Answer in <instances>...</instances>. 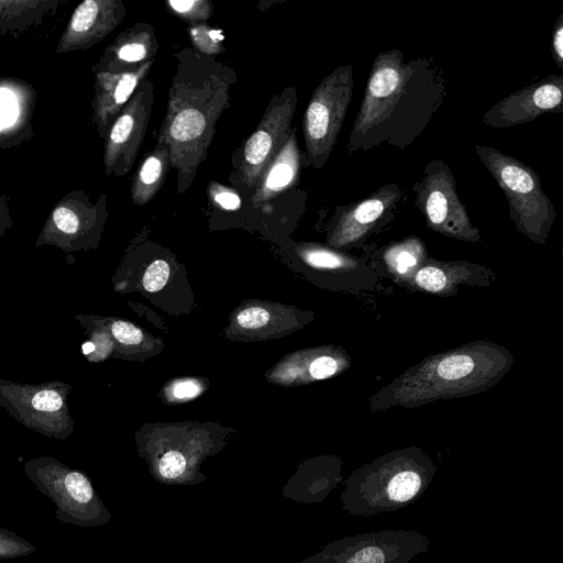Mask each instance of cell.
Returning a JSON list of instances; mask_svg holds the SVG:
<instances>
[{"label": "cell", "instance_id": "cell-12", "mask_svg": "<svg viewBox=\"0 0 563 563\" xmlns=\"http://www.w3.org/2000/svg\"><path fill=\"white\" fill-rule=\"evenodd\" d=\"M404 197L397 184L378 188L366 198L338 207L328 243L334 249L361 247L366 240L395 217V207Z\"/></svg>", "mask_w": 563, "mask_h": 563}, {"label": "cell", "instance_id": "cell-2", "mask_svg": "<svg viewBox=\"0 0 563 563\" xmlns=\"http://www.w3.org/2000/svg\"><path fill=\"white\" fill-rule=\"evenodd\" d=\"M168 93L166 117L158 141L167 145L172 167L177 170L178 191L192 183L216 133V124L229 106L233 70L203 56L183 49Z\"/></svg>", "mask_w": 563, "mask_h": 563}, {"label": "cell", "instance_id": "cell-17", "mask_svg": "<svg viewBox=\"0 0 563 563\" xmlns=\"http://www.w3.org/2000/svg\"><path fill=\"white\" fill-rule=\"evenodd\" d=\"M301 155L295 130L288 136L268 164L252 197L255 207L267 203L271 199L286 190L297 180L300 170Z\"/></svg>", "mask_w": 563, "mask_h": 563}, {"label": "cell", "instance_id": "cell-23", "mask_svg": "<svg viewBox=\"0 0 563 563\" xmlns=\"http://www.w3.org/2000/svg\"><path fill=\"white\" fill-rule=\"evenodd\" d=\"M36 552V548L15 532L0 527V560L19 559Z\"/></svg>", "mask_w": 563, "mask_h": 563}, {"label": "cell", "instance_id": "cell-8", "mask_svg": "<svg viewBox=\"0 0 563 563\" xmlns=\"http://www.w3.org/2000/svg\"><path fill=\"white\" fill-rule=\"evenodd\" d=\"M354 89L351 64L336 67L311 95L302 120L306 157L314 168L327 163L346 117Z\"/></svg>", "mask_w": 563, "mask_h": 563}, {"label": "cell", "instance_id": "cell-18", "mask_svg": "<svg viewBox=\"0 0 563 563\" xmlns=\"http://www.w3.org/2000/svg\"><path fill=\"white\" fill-rule=\"evenodd\" d=\"M429 256L424 242L417 235H409L386 245L379 252L378 261L398 285L413 274Z\"/></svg>", "mask_w": 563, "mask_h": 563}, {"label": "cell", "instance_id": "cell-34", "mask_svg": "<svg viewBox=\"0 0 563 563\" xmlns=\"http://www.w3.org/2000/svg\"><path fill=\"white\" fill-rule=\"evenodd\" d=\"M3 129L2 124H1V121H0V130Z\"/></svg>", "mask_w": 563, "mask_h": 563}, {"label": "cell", "instance_id": "cell-21", "mask_svg": "<svg viewBox=\"0 0 563 563\" xmlns=\"http://www.w3.org/2000/svg\"><path fill=\"white\" fill-rule=\"evenodd\" d=\"M166 3L175 15L191 24L208 20L213 12L208 0H168Z\"/></svg>", "mask_w": 563, "mask_h": 563}, {"label": "cell", "instance_id": "cell-27", "mask_svg": "<svg viewBox=\"0 0 563 563\" xmlns=\"http://www.w3.org/2000/svg\"><path fill=\"white\" fill-rule=\"evenodd\" d=\"M113 340L121 345L139 344L143 339L142 331L133 323L123 320H113L108 327Z\"/></svg>", "mask_w": 563, "mask_h": 563}, {"label": "cell", "instance_id": "cell-15", "mask_svg": "<svg viewBox=\"0 0 563 563\" xmlns=\"http://www.w3.org/2000/svg\"><path fill=\"white\" fill-rule=\"evenodd\" d=\"M153 106L154 87L152 81L145 78L111 128L108 159L110 165L118 163L121 175L132 167L144 140Z\"/></svg>", "mask_w": 563, "mask_h": 563}, {"label": "cell", "instance_id": "cell-13", "mask_svg": "<svg viewBox=\"0 0 563 563\" xmlns=\"http://www.w3.org/2000/svg\"><path fill=\"white\" fill-rule=\"evenodd\" d=\"M563 76L550 75L500 99L482 117L490 128H510L552 112L562 113Z\"/></svg>", "mask_w": 563, "mask_h": 563}, {"label": "cell", "instance_id": "cell-25", "mask_svg": "<svg viewBox=\"0 0 563 563\" xmlns=\"http://www.w3.org/2000/svg\"><path fill=\"white\" fill-rule=\"evenodd\" d=\"M53 222L56 230L66 236L68 241L74 240L80 231L79 217L66 207L55 209L53 213Z\"/></svg>", "mask_w": 563, "mask_h": 563}, {"label": "cell", "instance_id": "cell-4", "mask_svg": "<svg viewBox=\"0 0 563 563\" xmlns=\"http://www.w3.org/2000/svg\"><path fill=\"white\" fill-rule=\"evenodd\" d=\"M437 470L432 457L419 446L387 452L358 466L344 481L342 509L369 517L405 508L426 493Z\"/></svg>", "mask_w": 563, "mask_h": 563}, {"label": "cell", "instance_id": "cell-1", "mask_svg": "<svg viewBox=\"0 0 563 563\" xmlns=\"http://www.w3.org/2000/svg\"><path fill=\"white\" fill-rule=\"evenodd\" d=\"M446 97V80L431 59L406 60L396 48L379 53L369 70L347 153L380 144L405 150L422 134Z\"/></svg>", "mask_w": 563, "mask_h": 563}, {"label": "cell", "instance_id": "cell-3", "mask_svg": "<svg viewBox=\"0 0 563 563\" xmlns=\"http://www.w3.org/2000/svg\"><path fill=\"white\" fill-rule=\"evenodd\" d=\"M514 362L507 347L489 340L472 341L409 366L367 399V409H410L477 395L497 385Z\"/></svg>", "mask_w": 563, "mask_h": 563}, {"label": "cell", "instance_id": "cell-19", "mask_svg": "<svg viewBox=\"0 0 563 563\" xmlns=\"http://www.w3.org/2000/svg\"><path fill=\"white\" fill-rule=\"evenodd\" d=\"M170 165L167 145L157 142L155 148L143 161L132 188L133 201L146 205L163 186Z\"/></svg>", "mask_w": 563, "mask_h": 563}, {"label": "cell", "instance_id": "cell-24", "mask_svg": "<svg viewBox=\"0 0 563 563\" xmlns=\"http://www.w3.org/2000/svg\"><path fill=\"white\" fill-rule=\"evenodd\" d=\"M101 14V3L86 0L79 4L73 15L70 27L76 33L89 31Z\"/></svg>", "mask_w": 563, "mask_h": 563}, {"label": "cell", "instance_id": "cell-31", "mask_svg": "<svg viewBox=\"0 0 563 563\" xmlns=\"http://www.w3.org/2000/svg\"><path fill=\"white\" fill-rule=\"evenodd\" d=\"M201 393V386L192 379H183L173 387V395L177 399H191Z\"/></svg>", "mask_w": 563, "mask_h": 563}, {"label": "cell", "instance_id": "cell-36", "mask_svg": "<svg viewBox=\"0 0 563 563\" xmlns=\"http://www.w3.org/2000/svg\"><path fill=\"white\" fill-rule=\"evenodd\" d=\"M111 563H115V562H111Z\"/></svg>", "mask_w": 563, "mask_h": 563}, {"label": "cell", "instance_id": "cell-5", "mask_svg": "<svg viewBox=\"0 0 563 563\" xmlns=\"http://www.w3.org/2000/svg\"><path fill=\"white\" fill-rule=\"evenodd\" d=\"M475 153L504 191L517 230L534 243L545 244L556 210L543 191L539 175L529 165L495 147L477 144Z\"/></svg>", "mask_w": 563, "mask_h": 563}, {"label": "cell", "instance_id": "cell-32", "mask_svg": "<svg viewBox=\"0 0 563 563\" xmlns=\"http://www.w3.org/2000/svg\"><path fill=\"white\" fill-rule=\"evenodd\" d=\"M18 117L16 103L0 108V121L2 126L11 125Z\"/></svg>", "mask_w": 563, "mask_h": 563}, {"label": "cell", "instance_id": "cell-35", "mask_svg": "<svg viewBox=\"0 0 563 563\" xmlns=\"http://www.w3.org/2000/svg\"><path fill=\"white\" fill-rule=\"evenodd\" d=\"M1 287H2V286H1V284H0V289H1Z\"/></svg>", "mask_w": 563, "mask_h": 563}, {"label": "cell", "instance_id": "cell-7", "mask_svg": "<svg viewBox=\"0 0 563 563\" xmlns=\"http://www.w3.org/2000/svg\"><path fill=\"white\" fill-rule=\"evenodd\" d=\"M71 390L73 386L62 380L30 384L0 378V407L23 427L66 440L75 430L68 404Z\"/></svg>", "mask_w": 563, "mask_h": 563}, {"label": "cell", "instance_id": "cell-10", "mask_svg": "<svg viewBox=\"0 0 563 563\" xmlns=\"http://www.w3.org/2000/svg\"><path fill=\"white\" fill-rule=\"evenodd\" d=\"M429 548L419 530L384 529L334 540L298 563H410Z\"/></svg>", "mask_w": 563, "mask_h": 563}, {"label": "cell", "instance_id": "cell-14", "mask_svg": "<svg viewBox=\"0 0 563 563\" xmlns=\"http://www.w3.org/2000/svg\"><path fill=\"white\" fill-rule=\"evenodd\" d=\"M497 279L494 269L468 261H443L431 256L398 285L411 291L440 297L455 296L462 286L488 287Z\"/></svg>", "mask_w": 563, "mask_h": 563}, {"label": "cell", "instance_id": "cell-28", "mask_svg": "<svg viewBox=\"0 0 563 563\" xmlns=\"http://www.w3.org/2000/svg\"><path fill=\"white\" fill-rule=\"evenodd\" d=\"M238 323L243 329H258L269 320V313L260 307H250L238 314Z\"/></svg>", "mask_w": 563, "mask_h": 563}, {"label": "cell", "instance_id": "cell-6", "mask_svg": "<svg viewBox=\"0 0 563 563\" xmlns=\"http://www.w3.org/2000/svg\"><path fill=\"white\" fill-rule=\"evenodd\" d=\"M23 471L35 488L48 497L56 518L80 528L108 523L111 512L84 472L53 456H37L23 464Z\"/></svg>", "mask_w": 563, "mask_h": 563}, {"label": "cell", "instance_id": "cell-30", "mask_svg": "<svg viewBox=\"0 0 563 563\" xmlns=\"http://www.w3.org/2000/svg\"><path fill=\"white\" fill-rule=\"evenodd\" d=\"M552 57L560 69L563 68V15L556 20L551 41Z\"/></svg>", "mask_w": 563, "mask_h": 563}, {"label": "cell", "instance_id": "cell-20", "mask_svg": "<svg viewBox=\"0 0 563 563\" xmlns=\"http://www.w3.org/2000/svg\"><path fill=\"white\" fill-rule=\"evenodd\" d=\"M158 48L155 30L150 24L135 25L130 32L129 38L117 49V57L120 62L142 66L154 60Z\"/></svg>", "mask_w": 563, "mask_h": 563}, {"label": "cell", "instance_id": "cell-29", "mask_svg": "<svg viewBox=\"0 0 563 563\" xmlns=\"http://www.w3.org/2000/svg\"><path fill=\"white\" fill-rule=\"evenodd\" d=\"M213 201L225 210H236L241 207V198L232 190L214 186L210 189Z\"/></svg>", "mask_w": 563, "mask_h": 563}, {"label": "cell", "instance_id": "cell-9", "mask_svg": "<svg viewBox=\"0 0 563 563\" xmlns=\"http://www.w3.org/2000/svg\"><path fill=\"white\" fill-rule=\"evenodd\" d=\"M412 190L416 196L415 206L430 230L459 241H483L479 229L472 223L457 195L454 175L444 161L431 159L421 179L413 184Z\"/></svg>", "mask_w": 563, "mask_h": 563}, {"label": "cell", "instance_id": "cell-11", "mask_svg": "<svg viewBox=\"0 0 563 563\" xmlns=\"http://www.w3.org/2000/svg\"><path fill=\"white\" fill-rule=\"evenodd\" d=\"M297 91L287 87L271 100L255 131L245 142L238 174L247 188H255L268 164L285 143L296 110Z\"/></svg>", "mask_w": 563, "mask_h": 563}, {"label": "cell", "instance_id": "cell-33", "mask_svg": "<svg viewBox=\"0 0 563 563\" xmlns=\"http://www.w3.org/2000/svg\"><path fill=\"white\" fill-rule=\"evenodd\" d=\"M16 103L13 92L7 88H0V108Z\"/></svg>", "mask_w": 563, "mask_h": 563}, {"label": "cell", "instance_id": "cell-16", "mask_svg": "<svg viewBox=\"0 0 563 563\" xmlns=\"http://www.w3.org/2000/svg\"><path fill=\"white\" fill-rule=\"evenodd\" d=\"M343 463L338 456H320L305 462L288 479L282 495L300 504L323 501L342 482Z\"/></svg>", "mask_w": 563, "mask_h": 563}, {"label": "cell", "instance_id": "cell-22", "mask_svg": "<svg viewBox=\"0 0 563 563\" xmlns=\"http://www.w3.org/2000/svg\"><path fill=\"white\" fill-rule=\"evenodd\" d=\"M189 34L194 46L205 55L212 56L223 51L222 41L224 36L221 30L198 24L190 27Z\"/></svg>", "mask_w": 563, "mask_h": 563}, {"label": "cell", "instance_id": "cell-26", "mask_svg": "<svg viewBox=\"0 0 563 563\" xmlns=\"http://www.w3.org/2000/svg\"><path fill=\"white\" fill-rule=\"evenodd\" d=\"M170 268L166 261L156 260L146 269L143 286L148 292L161 290L167 283Z\"/></svg>", "mask_w": 563, "mask_h": 563}]
</instances>
